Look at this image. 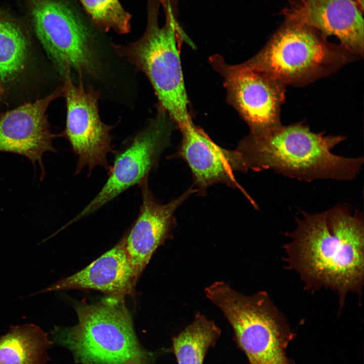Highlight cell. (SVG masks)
I'll return each instance as SVG.
<instances>
[{"instance_id": "cell-1", "label": "cell", "mask_w": 364, "mask_h": 364, "mask_svg": "<svg viewBox=\"0 0 364 364\" xmlns=\"http://www.w3.org/2000/svg\"><path fill=\"white\" fill-rule=\"evenodd\" d=\"M297 226L285 234L288 268L296 271L307 290L336 291L339 308L346 295H361L364 277V223L362 214H352L337 205L318 213L301 211Z\"/></svg>"}, {"instance_id": "cell-2", "label": "cell", "mask_w": 364, "mask_h": 364, "mask_svg": "<svg viewBox=\"0 0 364 364\" xmlns=\"http://www.w3.org/2000/svg\"><path fill=\"white\" fill-rule=\"evenodd\" d=\"M312 131L302 122L261 132H250L236 149L246 171L271 170L298 180H350L355 178L363 158L335 155L332 150L346 140Z\"/></svg>"}, {"instance_id": "cell-3", "label": "cell", "mask_w": 364, "mask_h": 364, "mask_svg": "<svg viewBox=\"0 0 364 364\" xmlns=\"http://www.w3.org/2000/svg\"><path fill=\"white\" fill-rule=\"evenodd\" d=\"M159 0H147V23L141 38L125 44L112 43L113 51L148 79L158 100V109L166 112L178 128L192 121L184 82L179 40L184 33L168 0L164 9L165 22L158 23Z\"/></svg>"}, {"instance_id": "cell-4", "label": "cell", "mask_w": 364, "mask_h": 364, "mask_svg": "<svg viewBox=\"0 0 364 364\" xmlns=\"http://www.w3.org/2000/svg\"><path fill=\"white\" fill-rule=\"evenodd\" d=\"M123 299L110 296L98 303L77 304V325L55 327L52 340L82 364H152V355L140 343Z\"/></svg>"}, {"instance_id": "cell-5", "label": "cell", "mask_w": 364, "mask_h": 364, "mask_svg": "<svg viewBox=\"0 0 364 364\" xmlns=\"http://www.w3.org/2000/svg\"><path fill=\"white\" fill-rule=\"evenodd\" d=\"M359 58L309 26L286 22L264 47L243 63L286 86H304Z\"/></svg>"}, {"instance_id": "cell-6", "label": "cell", "mask_w": 364, "mask_h": 364, "mask_svg": "<svg viewBox=\"0 0 364 364\" xmlns=\"http://www.w3.org/2000/svg\"><path fill=\"white\" fill-rule=\"evenodd\" d=\"M209 299L228 319L250 364H290L286 350L294 335L266 292L245 295L221 283Z\"/></svg>"}, {"instance_id": "cell-7", "label": "cell", "mask_w": 364, "mask_h": 364, "mask_svg": "<svg viewBox=\"0 0 364 364\" xmlns=\"http://www.w3.org/2000/svg\"><path fill=\"white\" fill-rule=\"evenodd\" d=\"M37 38L59 74L98 78L102 64L93 30L66 0H27Z\"/></svg>"}, {"instance_id": "cell-8", "label": "cell", "mask_w": 364, "mask_h": 364, "mask_svg": "<svg viewBox=\"0 0 364 364\" xmlns=\"http://www.w3.org/2000/svg\"><path fill=\"white\" fill-rule=\"evenodd\" d=\"M176 123L164 111L158 109L138 133L125 141L115 153L108 177L96 196L70 223L95 213L129 188L138 185L158 165L163 151L169 146Z\"/></svg>"}, {"instance_id": "cell-9", "label": "cell", "mask_w": 364, "mask_h": 364, "mask_svg": "<svg viewBox=\"0 0 364 364\" xmlns=\"http://www.w3.org/2000/svg\"><path fill=\"white\" fill-rule=\"evenodd\" d=\"M71 73L68 71L62 77L66 120L65 129L58 134L59 137L69 142L77 157L75 175L84 167L88 170V176L96 166L108 172L110 166L108 154L116 152L112 146L113 137L110 134L115 125L107 124L100 118V91L92 86L85 87L81 77H78L77 83H75Z\"/></svg>"}, {"instance_id": "cell-10", "label": "cell", "mask_w": 364, "mask_h": 364, "mask_svg": "<svg viewBox=\"0 0 364 364\" xmlns=\"http://www.w3.org/2000/svg\"><path fill=\"white\" fill-rule=\"evenodd\" d=\"M213 68L223 77L227 99L246 122L251 132L281 125V107L286 86L243 63L231 65L219 55L211 56Z\"/></svg>"}, {"instance_id": "cell-11", "label": "cell", "mask_w": 364, "mask_h": 364, "mask_svg": "<svg viewBox=\"0 0 364 364\" xmlns=\"http://www.w3.org/2000/svg\"><path fill=\"white\" fill-rule=\"evenodd\" d=\"M362 12L355 0H289L281 13L286 22L309 26L327 37L336 36L360 58L364 49Z\"/></svg>"}, {"instance_id": "cell-12", "label": "cell", "mask_w": 364, "mask_h": 364, "mask_svg": "<svg viewBox=\"0 0 364 364\" xmlns=\"http://www.w3.org/2000/svg\"><path fill=\"white\" fill-rule=\"evenodd\" d=\"M148 178L138 185L142 195L139 213L123 237L125 251L138 280L156 249L171 235L176 210L192 194L197 192L191 187L179 197L163 204L155 198L149 188Z\"/></svg>"}, {"instance_id": "cell-13", "label": "cell", "mask_w": 364, "mask_h": 364, "mask_svg": "<svg viewBox=\"0 0 364 364\" xmlns=\"http://www.w3.org/2000/svg\"><path fill=\"white\" fill-rule=\"evenodd\" d=\"M62 96V87L33 103H26L0 114V152L18 154L37 162L43 171L42 158L56 152L46 112L50 104Z\"/></svg>"}, {"instance_id": "cell-14", "label": "cell", "mask_w": 364, "mask_h": 364, "mask_svg": "<svg viewBox=\"0 0 364 364\" xmlns=\"http://www.w3.org/2000/svg\"><path fill=\"white\" fill-rule=\"evenodd\" d=\"M179 128L182 139L175 155L188 165L197 192L203 195L208 187L217 184L242 190L235 172L246 171L237 150L219 147L192 121Z\"/></svg>"}, {"instance_id": "cell-15", "label": "cell", "mask_w": 364, "mask_h": 364, "mask_svg": "<svg viewBox=\"0 0 364 364\" xmlns=\"http://www.w3.org/2000/svg\"><path fill=\"white\" fill-rule=\"evenodd\" d=\"M138 279L127 257L123 238L114 247L81 270L33 295L69 289H93L122 298L130 294Z\"/></svg>"}, {"instance_id": "cell-16", "label": "cell", "mask_w": 364, "mask_h": 364, "mask_svg": "<svg viewBox=\"0 0 364 364\" xmlns=\"http://www.w3.org/2000/svg\"><path fill=\"white\" fill-rule=\"evenodd\" d=\"M52 344L47 334L34 324L12 326L0 337V364H46Z\"/></svg>"}, {"instance_id": "cell-17", "label": "cell", "mask_w": 364, "mask_h": 364, "mask_svg": "<svg viewBox=\"0 0 364 364\" xmlns=\"http://www.w3.org/2000/svg\"><path fill=\"white\" fill-rule=\"evenodd\" d=\"M221 333L214 322L198 313L193 321L172 339L178 364H203L205 355Z\"/></svg>"}, {"instance_id": "cell-18", "label": "cell", "mask_w": 364, "mask_h": 364, "mask_svg": "<svg viewBox=\"0 0 364 364\" xmlns=\"http://www.w3.org/2000/svg\"><path fill=\"white\" fill-rule=\"evenodd\" d=\"M29 40L20 23L0 10V79L15 78L27 60Z\"/></svg>"}, {"instance_id": "cell-19", "label": "cell", "mask_w": 364, "mask_h": 364, "mask_svg": "<svg viewBox=\"0 0 364 364\" xmlns=\"http://www.w3.org/2000/svg\"><path fill=\"white\" fill-rule=\"evenodd\" d=\"M97 28L113 30L119 34L128 33L131 15L119 0H78Z\"/></svg>"}, {"instance_id": "cell-20", "label": "cell", "mask_w": 364, "mask_h": 364, "mask_svg": "<svg viewBox=\"0 0 364 364\" xmlns=\"http://www.w3.org/2000/svg\"><path fill=\"white\" fill-rule=\"evenodd\" d=\"M5 92V89L3 85V82L0 79V101L1 100Z\"/></svg>"}, {"instance_id": "cell-21", "label": "cell", "mask_w": 364, "mask_h": 364, "mask_svg": "<svg viewBox=\"0 0 364 364\" xmlns=\"http://www.w3.org/2000/svg\"><path fill=\"white\" fill-rule=\"evenodd\" d=\"M160 4L163 6V9H164L167 4L168 0H159Z\"/></svg>"}]
</instances>
